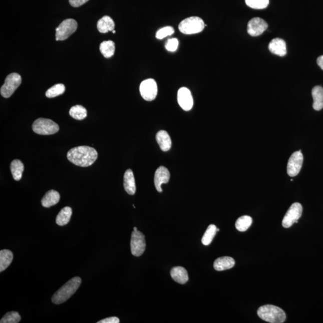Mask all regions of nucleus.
<instances>
[{
	"label": "nucleus",
	"instance_id": "f257e3e1",
	"mask_svg": "<svg viewBox=\"0 0 323 323\" xmlns=\"http://www.w3.org/2000/svg\"><path fill=\"white\" fill-rule=\"evenodd\" d=\"M67 158L73 164L81 167H88L96 161L97 150L89 146H79L71 149L67 153Z\"/></svg>",
	"mask_w": 323,
	"mask_h": 323
},
{
	"label": "nucleus",
	"instance_id": "f03ea898",
	"mask_svg": "<svg viewBox=\"0 0 323 323\" xmlns=\"http://www.w3.org/2000/svg\"><path fill=\"white\" fill-rule=\"evenodd\" d=\"M81 283L82 279L78 276L71 279L54 294L52 302L59 304L69 299L78 290Z\"/></svg>",
	"mask_w": 323,
	"mask_h": 323
},
{
	"label": "nucleus",
	"instance_id": "7ed1b4c3",
	"mask_svg": "<svg viewBox=\"0 0 323 323\" xmlns=\"http://www.w3.org/2000/svg\"><path fill=\"white\" fill-rule=\"evenodd\" d=\"M257 315L263 320L270 323L284 322L286 319L284 310L272 304L260 306L257 310Z\"/></svg>",
	"mask_w": 323,
	"mask_h": 323
},
{
	"label": "nucleus",
	"instance_id": "20e7f679",
	"mask_svg": "<svg viewBox=\"0 0 323 323\" xmlns=\"http://www.w3.org/2000/svg\"><path fill=\"white\" fill-rule=\"evenodd\" d=\"M205 26L207 25L205 24L201 18L192 17L181 21L178 26V29L184 35H191L202 32Z\"/></svg>",
	"mask_w": 323,
	"mask_h": 323
},
{
	"label": "nucleus",
	"instance_id": "39448f33",
	"mask_svg": "<svg viewBox=\"0 0 323 323\" xmlns=\"http://www.w3.org/2000/svg\"><path fill=\"white\" fill-rule=\"evenodd\" d=\"M33 131L39 135H52L59 131L60 127L51 119L39 118L33 124Z\"/></svg>",
	"mask_w": 323,
	"mask_h": 323
},
{
	"label": "nucleus",
	"instance_id": "423d86ee",
	"mask_svg": "<svg viewBox=\"0 0 323 323\" xmlns=\"http://www.w3.org/2000/svg\"><path fill=\"white\" fill-rule=\"evenodd\" d=\"M22 82L21 76L18 73H12L8 76L5 80V84L2 86V96L8 98L14 94L15 91L19 87Z\"/></svg>",
	"mask_w": 323,
	"mask_h": 323
},
{
	"label": "nucleus",
	"instance_id": "0eeeda50",
	"mask_svg": "<svg viewBox=\"0 0 323 323\" xmlns=\"http://www.w3.org/2000/svg\"><path fill=\"white\" fill-rule=\"evenodd\" d=\"M78 29V23L73 19L64 20L56 29V40L63 41L76 32Z\"/></svg>",
	"mask_w": 323,
	"mask_h": 323
},
{
	"label": "nucleus",
	"instance_id": "6e6552de",
	"mask_svg": "<svg viewBox=\"0 0 323 323\" xmlns=\"http://www.w3.org/2000/svg\"><path fill=\"white\" fill-rule=\"evenodd\" d=\"M302 206L300 203L296 202L292 204L283 218L282 226L285 228H289L294 223H298V220L302 214Z\"/></svg>",
	"mask_w": 323,
	"mask_h": 323
},
{
	"label": "nucleus",
	"instance_id": "1a4fd4ad",
	"mask_svg": "<svg viewBox=\"0 0 323 323\" xmlns=\"http://www.w3.org/2000/svg\"><path fill=\"white\" fill-rule=\"evenodd\" d=\"M146 242L145 236L142 233L138 231H134L132 233L131 240V253L134 256L139 257L145 251Z\"/></svg>",
	"mask_w": 323,
	"mask_h": 323
},
{
	"label": "nucleus",
	"instance_id": "9d476101",
	"mask_svg": "<svg viewBox=\"0 0 323 323\" xmlns=\"http://www.w3.org/2000/svg\"><path fill=\"white\" fill-rule=\"evenodd\" d=\"M141 97L147 101H152L155 99L158 94V85L155 80L146 79L141 82L140 86Z\"/></svg>",
	"mask_w": 323,
	"mask_h": 323
},
{
	"label": "nucleus",
	"instance_id": "9b49d317",
	"mask_svg": "<svg viewBox=\"0 0 323 323\" xmlns=\"http://www.w3.org/2000/svg\"><path fill=\"white\" fill-rule=\"evenodd\" d=\"M303 161V156L300 150L292 154L287 164V174L289 176L295 177L299 173Z\"/></svg>",
	"mask_w": 323,
	"mask_h": 323
},
{
	"label": "nucleus",
	"instance_id": "f8f14e48",
	"mask_svg": "<svg viewBox=\"0 0 323 323\" xmlns=\"http://www.w3.org/2000/svg\"><path fill=\"white\" fill-rule=\"evenodd\" d=\"M268 25L260 18H254L248 22L247 32L251 36L256 37L263 34L267 29Z\"/></svg>",
	"mask_w": 323,
	"mask_h": 323
},
{
	"label": "nucleus",
	"instance_id": "ddd939ff",
	"mask_svg": "<svg viewBox=\"0 0 323 323\" xmlns=\"http://www.w3.org/2000/svg\"><path fill=\"white\" fill-rule=\"evenodd\" d=\"M177 101L178 104L185 111H189L192 109L193 100L191 92L186 88H181L178 91Z\"/></svg>",
	"mask_w": 323,
	"mask_h": 323
},
{
	"label": "nucleus",
	"instance_id": "4468645a",
	"mask_svg": "<svg viewBox=\"0 0 323 323\" xmlns=\"http://www.w3.org/2000/svg\"><path fill=\"white\" fill-rule=\"evenodd\" d=\"M170 178V173L167 168L161 166V167L157 169L155 172V178H154V182H155L156 189L158 192L161 193L162 192V184L168 183Z\"/></svg>",
	"mask_w": 323,
	"mask_h": 323
},
{
	"label": "nucleus",
	"instance_id": "2eb2a0df",
	"mask_svg": "<svg viewBox=\"0 0 323 323\" xmlns=\"http://www.w3.org/2000/svg\"><path fill=\"white\" fill-rule=\"evenodd\" d=\"M268 48L271 53L279 57H284L287 54V46L285 41L281 39H273L269 43Z\"/></svg>",
	"mask_w": 323,
	"mask_h": 323
},
{
	"label": "nucleus",
	"instance_id": "dca6fc26",
	"mask_svg": "<svg viewBox=\"0 0 323 323\" xmlns=\"http://www.w3.org/2000/svg\"><path fill=\"white\" fill-rule=\"evenodd\" d=\"M235 261L232 257H221L217 258L214 263V268L217 271H222L232 268L234 266Z\"/></svg>",
	"mask_w": 323,
	"mask_h": 323
},
{
	"label": "nucleus",
	"instance_id": "f3484780",
	"mask_svg": "<svg viewBox=\"0 0 323 323\" xmlns=\"http://www.w3.org/2000/svg\"><path fill=\"white\" fill-rule=\"evenodd\" d=\"M171 276L175 282L181 284H185L189 280L188 273L183 267H174L171 270Z\"/></svg>",
	"mask_w": 323,
	"mask_h": 323
},
{
	"label": "nucleus",
	"instance_id": "a211bd4d",
	"mask_svg": "<svg viewBox=\"0 0 323 323\" xmlns=\"http://www.w3.org/2000/svg\"><path fill=\"white\" fill-rule=\"evenodd\" d=\"M156 140L163 152H168L172 145L171 137L165 131H160L156 134Z\"/></svg>",
	"mask_w": 323,
	"mask_h": 323
},
{
	"label": "nucleus",
	"instance_id": "6ab92c4d",
	"mask_svg": "<svg viewBox=\"0 0 323 323\" xmlns=\"http://www.w3.org/2000/svg\"><path fill=\"white\" fill-rule=\"evenodd\" d=\"M124 188L129 195H133L136 192V184L133 171L131 170L126 171L124 175Z\"/></svg>",
	"mask_w": 323,
	"mask_h": 323
},
{
	"label": "nucleus",
	"instance_id": "aec40b11",
	"mask_svg": "<svg viewBox=\"0 0 323 323\" xmlns=\"http://www.w3.org/2000/svg\"><path fill=\"white\" fill-rule=\"evenodd\" d=\"M60 200V195L56 190H51L45 194L42 199L43 207L49 208L58 204Z\"/></svg>",
	"mask_w": 323,
	"mask_h": 323
},
{
	"label": "nucleus",
	"instance_id": "412c9836",
	"mask_svg": "<svg viewBox=\"0 0 323 323\" xmlns=\"http://www.w3.org/2000/svg\"><path fill=\"white\" fill-rule=\"evenodd\" d=\"M312 96L313 98V109L319 111L323 109V88L316 86L312 89Z\"/></svg>",
	"mask_w": 323,
	"mask_h": 323
},
{
	"label": "nucleus",
	"instance_id": "4be33fe9",
	"mask_svg": "<svg viewBox=\"0 0 323 323\" xmlns=\"http://www.w3.org/2000/svg\"><path fill=\"white\" fill-rule=\"evenodd\" d=\"M115 27V22L109 16H104L98 21L97 29L101 33L113 32Z\"/></svg>",
	"mask_w": 323,
	"mask_h": 323
},
{
	"label": "nucleus",
	"instance_id": "5701e85b",
	"mask_svg": "<svg viewBox=\"0 0 323 323\" xmlns=\"http://www.w3.org/2000/svg\"><path fill=\"white\" fill-rule=\"evenodd\" d=\"M14 259V254L9 250L0 251V272H2L10 266Z\"/></svg>",
	"mask_w": 323,
	"mask_h": 323
},
{
	"label": "nucleus",
	"instance_id": "b1692460",
	"mask_svg": "<svg viewBox=\"0 0 323 323\" xmlns=\"http://www.w3.org/2000/svg\"><path fill=\"white\" fill-rule=\"evenodd\" d=\"M72 215V209L69 207H66L61 210L58 214L56 218V223L58 225L65 226L69 223Z\"/></svg>",
	"mask_w": 323,
	"mask_h": 323
},
{
	"label": "nucleus",
	"instance_id": "393cba45",
	"mask_svg": "<svg viewBox=\"0 0 323 323\" xmlns=\"http://www.w3.org/2000/svg\"><path fill=\"white\" fill-rule=\"evenodd\" d=\"M11 170L12 176H13L14 180L20 181L22 177H23V173L24 170L23 163L20 161V160H14L11 163Z\"/></svg>",
	"mask_w": 323,
	"mask_h": 323
},
{
	"label": "nucleus",
	"instance_id": "a878e982",
	"mask_svg": "<svg viewBox=\"0 0 323 323\" xmlns=\"http://www.w3.org/2000/svg\"><path fill=\"white\" fill-rule=\"evenodd\" d=\"M101 53L106 58L113 56L115 52V44L113 41H104L101 43L100 46Z\"/></svg>",
	"mask_w": 323,
	"mask_h": 323
},
{
	"label": "nucleus",
	"instance_id": "bb28decb",
	"mask_svg": "<svg viewBox=\"0 0 323 323\" xmlns=\"http://www.w3.org/2000/svg\"><path fill=\"white\" fill-rule=\"evenodd\" d=\"M253 219L248 215H243L237 219L235 223V227L237 230L240 232H245L251 225Z\"/></svg>",
	"mask_w": 323,
	"mask_h": 323
},
{
	"label": "nucleus",
	"instance_id": "cd10ccee",
	"mask_svg": "<svg viewBox=\"0 0 323 323\" xmlns=\"http://www.w3.org/2000/svg\"><path fill=\"white\" fill-rule=\"evenodd\" d=\"M69 113L73 118L79 121L85 119L87 116V110L84 107L81 105H77L71 108Z\"/></svg>",
	"mask_w": 323,
	"mask_h": 323
},
{
	"label": "nucleus",
	"instance_id": "c85d7f7f",
	"mask_svg": "<svg viewBox=\"0 0 323 323\" xmlns=\"http://www.w3.org/2000/svg\"><path fill=\"white\" fill-rule=\"evenodd\" d=\"M217 232V227L214 224H210L202 237L201 240L202 244L205 245H210L211 242L213 241Z\"/></svg>",
	"mask_w": 323,
	"mask_h": 323
},
{
	"label": "nucleus",
	"instance_id": "c756f323",
	"mask_svg": "<svg viewBox=\"0 0 323 323\" xmlns=\"http://www.w3.org/2000/svg\"><path fill=\"white\" fill-rule=\"evenodd\" d=\"M66 91L63 84H57L49 88L46 92V96L49 98H55L62 95Z\"/></svg>",
	"mask_w": 323,
	"mask_h": 323
},
{
	"label": "nucleus",
	"instance_id": "7c9ffc66",
	"mask_svg": "<svg viewBox=\"0 0 323 323\" xmlns=\"http://www.w3.org/2000/svg\"><path fill=\"white\" fill-rule=\"evenodd\" d=\"M248 7L254 9H263L268 6L269 0H245Z\"/></svg>",
	"mask_w": 323,
	"mask_h": 323
},
{
	"label": "nucleus",
	"instance_id": "2f4dec72",
	"mask_svg": "<svg viewBox=\"0 0 323 323\" xmlns=\"http://www.w3.org/2000/svg\"><path fill=\"white\" fill-rule=\"evenodd\" d=\"M21 317L20 313L16 311L8 312L2 318L1 323H18L21 321Z\"/></svg>",
	"mask_w": 323,
	"mask_h": 323
},
{
	"label": "nucleus",
	"instance_id": "473e14b6",
	"mask_svg": "<svg viewBox=\"0 0 323 323\" xmlns=\"http://www.w3.org/2000/svg\"><path fill=\"white\" fill-rule=\"evenodd\" d=\"M174 33V29L172 27H165L160 29L157 32L156 37L159 40L164 39L168 36H171Z\"/></svg>",
	"mask_w": 323,
	"mask_h": 323
},
{
	"label": "nucleus",
	"instance_id": "72a5a7b5",
	"mask_svg": "<svg viewBox=\"0 0 323 323\" xmlns=\"http://www.w3.org/2000/svg\"><path fill=\"white\" fill-rule=\"evenodd\" d=\"M178 41L177 39H169L167 43H166L165 48L169 52H175L177 51L178 47Z\"/></svg>",
	"mask_w": 323,
	"mask_h": 323
},
{
	"label": "nucleus",
	"instance_id": "f704fd0d",
	"mask_svg": "<svg viewBox=\"0 0 323 323\" xmlns=\"http://www.w3.org/2000/svg\"><path fill=\"white\" fill-rule=\"evenodd\" d=\"M89 0H69L71 6L74 8H79L87 3Z\"/></svg>",
	"mask_w": 323,
	"mask_h": 323
},
{
	"label": "nucleus",
	"instance_id": "c9c22d12",
	"mask_svg": "<svg viewBox=\"0 0 323 323\" xmlns=\"http://www.w3.org/2000/svg\"><path fill=\"white\" fill-rule=\"evenodd\" d=\"M119 319L116 316H112V317L107 318L102 320L98 321V323H119Z\"/></svg>",
	"mask_w": 323,
	"mask_h": 323
},
{
	"label": "nucleus",
	"instance_id": "e433bc0d",
	"mask_svg": "<svg viewBox=\"0 0 323 323\" xmlns=\"http://www.w3.org/2000/svg\"><path fill=\"white\" fill-rule=\"evenodd\" d=\"M316 63H317L318 66L323 70V55L318 58Z\"/></svg>",
	"mask_w": 323,
	"mask_h": 323
},
{
	"label": "nucleus",
	"instance_id": "4c0bfd02",
	"mask_svg": "<svg viewBox=\"0 0 323 323\" xmlns=\"http://www.w3.org/2000/svg\"><path fill=\"white\" fill-rule=\"evenodd\" d=\"M134 231H137V230H138L136 227H134Z\"/></svg>",
	"mask_w": 323,
	"mask_h": 323
},
{
	"label": "nucleus",
	"instance_id": "58836bf2",
	"mask_svg": "<svg viewBox=\"0 0 323 323\" xmlns=\"http://www.w3.org/2000/svg\"><path fill=\"white\" fill-rule=\"evenodd\" d=\"M112 32H113V34H115V33H116V31H115V30H113Z\"/></svg>",
	"mask_w": 323,
	"mask_h": 323
}]
</instances>
